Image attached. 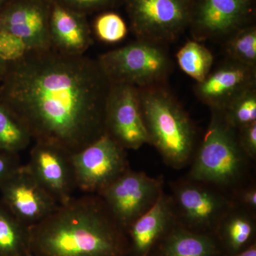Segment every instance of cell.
<instances>
[{"label": "cell", "mask_w": 256, "mask_h": 256, "mask_svg": "<svg viewBox=\"0 0 256 256\" xmlns=\"http://www.w3.org/2000/svg\"><path fill=\"white\" fill-rule=\"evenodd\" d=\"M112 82L98 62L50 48L30 50L8 64L0 100L34 141L70 154L105 133L106 100Z\"/></svg>", "instance_id": "obj_1"}, {"label": "cell", "mask_w": 256, "mask_h": 256, "mask_svg": "<svg viewBox=\"0 0 256 256\" xmlns=\"http://www.w3.org/2000/svg\"><path fill=\"white\" fill-rule=\"evenodd\" d=\"M34 256H127V237L98 195L60 204L30 228Z\"/></svg>", "instance_id": "obj_2"}, {"label": "cell", "mask_w": 256, "mask_h": 256, "mask_svg": "<svg viewBox=\"0 0 256 256\" xmlns=\"http://www.w3.org/2000/svg\"><path fill=\"white\" fill-rule=\"evenodd\" d=\"M149 142L173 168L186 164L193 152L194 130L182 108L168 92L156 87L139 92Z\"/></svg>", "instance_id": "obj_3"}, {"label": "cell", "mask_w": 256, "mask_h": 256, "mask_svg": "<svg viewBox=\"0 0 256 256\" xmlns=\"http://www.w3.org/2000/svg\"><path fill=\"white\" fill-rule=\"evenodd\" d=\"M234 130L222 114L213 116L192 165L194 180L224 186H232L240 180L246 156Z\"/></svg>", "instance_id": "obj_4"}, {"label": "cell", "mask_w": 256, "mask_h": 256, "mask_svg": "<svg viewBox=\"0 0 256 256\" xmlns=\"http://www.w3.org/2000/svg\"><path fill=\"white\" fill-rule=\"evenodd\" d=\"M112 84L152 87L168 74V56L153 42H134L106 52L98 60Z\"/></svg>", "instance_id": "obj_5"}, {"label": "cell", "mask_w": 256, "mask_h": 256, "mask_svg": "<svg viewBox=\"0 0 256 256\" xmlns=\"http://www.w3.org/2000/svg\"><path fill=\"white\" fill-rule=\"evenodd\" d=\"M77 188L98 195L128 170L126 150L107 133L72 154Z\"/></svg>", "instance_id": "obj_6"}, {"label": "cell", "mask_w": 256, "mask_h": 256, "mask_svg": "<svg viewBox=\"0 0 256 256\" xmlns=\"http://www.w3.org/2000/svg\"><path fill=\"white\" fill-rule=\"evenodd\" d=\"M162 194L160 180L128 169L98 196L126 234L130 226L151 208Z\"/></svg>", "instance_id": "obj_7"}, {"label": "cell", "mask_w": 256, "mask_h": 256, "mask_svg": "<svg viewBox=\"0 0 256 256\" xmlns=\"http://www.w3.org/2000/svg\"><path fill=\"white\" fill-rule=\"evenodd\" d=\"M105 132L124 150L139 149L149 142L136 86L111 84L106 100Z\"/></svg>", "instance_id": "obj_8"}, {"label": "cell", "mask_w": 256, "mask_h": 256, "mask_svg": "<svg viewBox=\"0 0 256 256\" xmlns=\"http://www.w3.org/2000/svg\"><path fill=\"white\" fill-rule=\"evenodd\" d=\"M0 202L30 228L52 214L60 204L22 164L0 183Z\"/></svg>", "instance_id": "obj_9"}, {"label": "cell", "mask_w": 256, "mask_h": 256, "mask_svg": "<svg viewBox=\"0 0 256 256\" xmlns=\"http://www.w3.org/2000/svg\"><path fill=\"white\" fill-rule=\"evenodd\" d=\"M133 28L152 42L174 38L190 16V0H129Z\"/></svg>", "instance_id": "obj_10"}, {"label": "cell", "mask_w": 256, "mask_h": 256, "mask_svg": "<svg viewBox=\"0 0 256 256\" xmlns=\"http://www.w3.org/2000/svg\"><path fill=\"white\" fill-rule=\"evenodd\" d=\"M72 154L53 143L35 141L26 164L34 178L60 205L72 200L77 190Z\"/></svg>", "instance_id": "obj_11"}, {"label": "cell", "mask_w": 256, "mask_h": 256, "mask_svg": "<svg viewBox=\"0 0 256 256\" xmlns=\"http://www.w3.org/2000/svg\"><path fill=\"white\" fill-rule=\"evenodd\" d=\"M52 0H14L0 10V30L21 38L30 50L52 48L50 16Z\"/></svg>", "instance_id": "obj_12"}, {"label": "cell", "mask_w": 256, "mask_h": 256, "mask_svg": "<svg viewBox=\"0 0 256 256\" xmlns=\"http://www.w3.org/2000/svg\"><path fill=\"white\" fill-rule=\"evenodd\" d=\"M175 198L182 216L192 228H212L225 216L228 208L226 198L200 185L178 186Z\"/></svg>", "instance_id": "obj_13"}, {"label": "cell", "mask_w": 256, "mask_h": 256, "mask_svg": "<svg viewBox=\"0 0 256 256\" xmlns=\"http://www.w3.org/2000/svg\"><path fill=\"white\" fill-rule=\"evenodd\" d=\"M254 69L236 62L226 64L198 82L197 96L214 110H222L230 101L254 87Z\"/></svg>", "instance_id": "obj_14"}, {"label": "cell", "mask_w": 256, "mask_h": 256, "mask_svg": "<svg viewBox=\"0 0 256 256\" xmlns=\"http://www.w3.org/2000/svg\"><path fill=\"white\" fill-rule=\"evenodd\" d=\"M50 46L68 55H84L92 46L90 28L84 14L52 1L50 16Z\"/></svg>", "instance_id": "obj_15"}, {"label": "cell", "mask_w": 256, "mask_h": 256, "mask_svg": "<svg viewBox=\"0 0 256 256\" xmlns=\"http://www.w3.org/2000/svg\"><path fill=\"white\" fill-rule=\"evenodd\" d=\"M172 207L171 200L162 194L151 208L130 226L126 233L129 252L134 256L150 252L172 220Z\"/></svg>", "instance_id": "obj_16"}, {"label": "cell", "mask_w": 256, "mask_h": 256, "mask_svg": "<svg viewBox=\"0 0 256 256\" xmlns=\"http://www.w3.org/2000/svg\"><path fill=\"white\" fill-rule=\"evenodd\" d=\"M249 6V0H202L197 10V28L206 36L228 33L242 22Z\"/></svg>", "instance_id": "obj_17"}, {"label": "cell", "mask_w": 256, "mask_h": 256, "mask_svg": "<svg viewBox=\"0 0 256 256\" xmlns=\"http://www.w3.org/2000/svg\"><path fill=\"white\" fill-rule=\"evenodd\" d=\"M218 246L212 237L185 228L173 229L165 238L162 256H217Z\"/></svg>", "instance_id": "obj_18"}, {"label": "cell", "mask_w": 256, "mask_h": 256, "mask_svg": "<svg viewBox=\"0 0 256 256\" xmlns=\"http://www.w3.org/2000/svg\"><path fill=\"white\" fill-rule=\"evenodd\" d=\"M30 228L0 202V256H30Z\"/></svg>", "instance_id": "obj_19"}, {"label": "cell", "mask_w": 256, "mask_h": 256, "mask_svg": "<svg viewBox=\"0 0 256 256\" xmlns=\"http://www.w3.org/2000/svg\"><path fill=\"white\" fill-rule=\"evenodd\" d=\"M32 140L26 127L0 100V151L20 154Z\"/></svg>", "instance_id": "obj_20"}, {"label": "cell", "mask_w": 256, "mask_h": 256, "mask_svg": "<svg viewBox=\"0 0 256 256\" xmlns=\"http://www.w3.org/2000/svg\"><path fill=\"white\" fill-rule=\"evenodd\" d=\"M176 58L182 70L198 84L206 78L214 63L210 50L194 41L188 42L180 48Z\"/></svg>", "instance_id": "obj_21"}, {"label": "cell", "mask_w": 256, "mask_h": 256, "mask_svg": "<svg viewBox=\"0 0 256 256\" xmlns=\"http://www.w3.org/2000/svg\"><path fill=\"white\" fill-rule=\"evenodd\" d=\"M224 120L234 129L244 127L256 121V94L250 88L230 101L222 110Z\"/></svg>", "instance_id": "obj_22"}, {"label": "cell", "mask_w": 256, "mask_h": 256, "mask_svg": "<svg viewBox=\"0 0 256 256\" xmlns=\"http://www.w3.org/2000/svg\"><path fill=\"white\" fill-rule=\"evenodd\" d=\"M228 52L235 62L254 69L256 63V28L239 31L229 42Z\"/></svg>", "instance_id": "obj_23"}, {"label": "cell", "mask_w": 256, "mask_h": 256, "mask_svg": "<svg viewBox=\"0 0 256 256\" xmlns=\"http://www.w3.org/2000/svg\"><path fill=\"white\" fill-rule=\"evenodd\" d=\"M224 225V236L230 250L238 252L249 242L254 234L252 220L242 214L226 217Z\"/></svg>", "instance_id": "obj_24"}, {"label": "cell", "mask_w": 256, "mask_h": 256, "mask_svg": "<svg viewBox=\"0 0 256 256\" xmlns=\"http://www.w3.org/2000/svg\"><path fill=\"white\" fill-rule=\"evenodd\" d=\"M96 36L106 43L122 41L128 33L127 26L118 14L109 12L100 15L95 22Z\"/></svg>", "instance_id": "obj_25"}, {"label": "cell", "mask_w": 256, "mask_h": 256, "mask_svg": "<svg viewBox=\"0 0 256 256\" xmlns=\"http://www.w3.org/2000/svg\"><path fill=\"white\" fill-rule=\"evenodd\" d=\"M21 38L10 32L0 30V58L6 62L21 60L30 50Z\"/></svg>", "instance_id": "obj_26"}, {"label": "cell", "mask_w": 256, "mask_h": 256, "mask_svg": "<svg viewBox=\"0 0 256 256\" xmlns=\"http://www.w3.org/2000/svg\"><path fill=\"white\" fill-rule=\"evenodd\" d=\"M238 138L240 149L246 158L255 159L256 156V121L240 128Z\"/></svg>", "instance_id": "obj_27"}, {"label": "cell", "mask_w": 256, "mask_h": 256, "mask_svg": "<svg viewBox=\"0 0 256 256\" xmlns=\"http://www.w3.org/2000/svg\"><path fill=\"white\" fill-rule=\"evenodd\" d=\"M64 8L84 14L85 12L96 9L108 3L110 0H52Z\"/></svg>", "instance_id": "obj_28"}, {"label": "cell", "mask_w": 256, "mask_h": 256, "mask_svg": "<svg viewBox=\"0 0 256 256\" xmlns=\"http://www.w3.org/2000/svg\"><path fill=\"white\" fill-rule=\"evenodd\" d=\"M22 164L20 154L0 151V183Z\"/></svg>", "instance_id": "obj_29"}, {"label": "cell", "mask_w": 256, "mask_h": 256, "mask_svg": "<svg viewBox=\"0 0 256 256\" xmlns=\"http://www.w3.org/2000/svg\"><path fill=\"white\" fill-rule=\"evenodd\" d=\"M242 200L244 204L249 208L255 210L256 207V190L252 188L242 192Z\"/></svg>", "instance_id": "obj_30"}, {"label": "cell", "mask_w": 256, "mask_h": 256, "mask_svg": "<svg viewBox=\"0 0 256 256\" xmlns=\"http://www.w3.org/2000/svg\"><path fill=\"white\" fill-rule=\"evenodd\" d=\"M234 256H256V247L255 244L247 248L245 250L237 252Z\"/></svg>", "instance_id": "obj_31"}, {"label": "cell", "mask_w": 256, "mask_h": 256, "mask_svg": "<svg viewBox=\"0 0 256 256\" xmlns=\"http://www.w3.org/2000/svg\"><path fill=\"white\" fill-rule=\"evenodd\" d=\"M8 69V63L0 58V82L4 78Z\"/></svg>", "instance_id": "obj_32"}, {"label": "cell", "mask_w": 256, "mask_h": 256, "mask_svg": "<svg viewBox=\"0 0 256 256\" xmlns=\"http://www.w3.org/2000/svg\"><path fill=\"white\" fill-rule=\"evenodd\" d=\"M8 0H0V10L4 6L5 4L8 2Z\"/></svg>", "instance_id": "obj_33"}, {"label": "cell", "mask_w": 256, "mask_h": 256, "mask_svg": "<svg viewBox=\"0 0 256 256\" xmlns=\"http://www.w3.org/2000/svg\"><path fill=\"white\" fill-rule=\"evenodd\" d=\"M148 254H149V252H148V254H143V255L138 256H148Z\"/></svg>", "instance_id": "obj_34"}, {"label": "cell", "mask_w": 256, "mask_h": 256, "mask_svg": "<svg viewBox=\"0 0 256 256\" xmlns=\"http://www.w3.org/2000/svg\"><path fill=\"white\" fill-rule=\"evenodd\" d=\"M30 256H32V254H31V255H30Z\"/></svg>", "instance_id": "obj_35"}]
</instances>
